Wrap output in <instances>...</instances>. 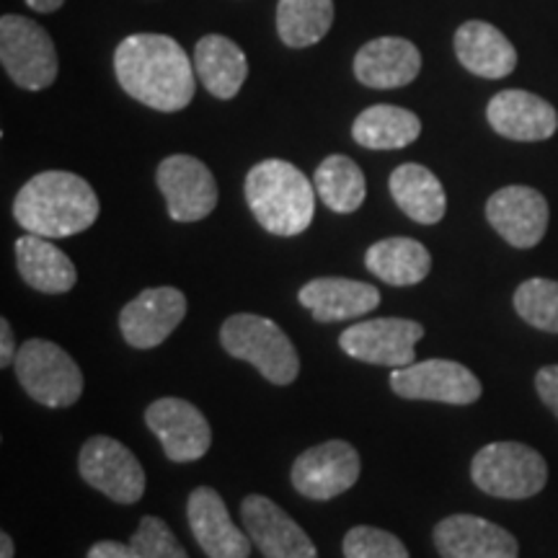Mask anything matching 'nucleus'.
I'll return each mask as SVG.
<instances>
[{
    "label": "nucleus",
    "mask_w": 558,
    "mask_h": 558,
    "mask_svg": "<svg viewBox=\"0 0 558 558\" xmlns=\"http://www.w3.org/2000/svg\"><path fill=\"white\" fill-rule=\"evenodd\" d=\"M114 73L124 94L156 111H181L194 99L197 70L177 39L132 34L114 52Z\"/></svg>",
    "instance_id": "obj_1"
},
{
    "label": "nucleus",
    "mask_w": 558,
    "mask_h": 558,
    "mask_svg": "<svg viewBox=\"0 0 558 558\" xmlns=\"http://www.w3.org/2000/svg\"><path fill=\"white\" fill-rule=\"evenodd\" d=\"M99 197L78 173L41 171L21 186L13 199V218L26 233L41 239H68L99 220Z\"/></svg>",
    "instance_id": "obj_2"
},
{
    "label": "nucleus",
    "mask_w": 558,
    "mask_h": 558,
    "mask_svg": "<svg viewBox=\"0 0 558 558\" xmlns=\"http://www.w3.org/2000/svg\"><path fill=\"white\" fill-rule=\"evenodd\" d=\"M248 209L271 235H300L316 215V186L288 160L267 158L248 171L243 184Z\"/></svg>",
    "instance_id": "obj_3"
},
{
    "label": "nucleus",
    "mask_w": 558,
    "mask_h": 558,
    "mask_svg": "<svg viewBox=\"0 0 558 558\" xmlns=\"http://www.w3.org/2000/svg\"><path fill=\"white\" fill-rule=\"evenodd\" d=\"M220 344L230 357L248 362L275 386H290L300 375L298 349L275 320L235 313L220 326Z\"/></svg>",
    "instance_id": "obj_4"
},
{
    "label": "nucleus",
    "mask_w": 558,
    "mask_h": 558,
    "mask_svg": "<svg viewBox=\"0 0 558 558\" xmlns=\"http://www.w3.org/2000/svg\"><path fill=\"white\" fill-rule=\"evenodd\" d=\"M471 478L481 492L497 499H530L548 484V463L522 442H492L471 460Z\"/></svg>",
    "instance_id": "obj_5"
},
{
    "label": "nucleus",
    "mask_w": 558,
    "mask_h": 558,
    "mask_svg": "<svg viewBox=\"0 0 558 558\" xmlns=\"http://www.w3.org/2000/svg\"><path fill=\"white\" fill-rule=\"evenodd\" d=\"M21 388L32 401L47 409H68L81 399L83 373L60 344L47 339H29L13 360Z\"/></svg>",
    "instance_id": "obj_6"
},
{
    "label": "nucleus",
    "mask_w": 558,
    "mask_h": 558,
    "mask_svg": "<svg viewBox=\"0 0 558 558\" xmlns=\"http://www.w3.org/2000/svg\"><path fill=\"white\" fill-rule=\"evenodd\" d=\"M0 62L9 78L26 90H45L58 78V50L37 21L5 13L0 19Z\"/></svg>",
    "instance_id": "obj_7"
},
{
    "label": "nucleus",
    "mask_w": 558,
    "mask_h": 558,
    "mask_svg": "<svg viewBox=\"0 0 558 558\" xmlns=\"http://www.w3.org/2000/svg\"><path fill=\"white\" fill-rule=\"evenodd\" d=\"M78 473L88 486L117 505H135L145 494V471L128 445L96 435L86 439L78 456Z\"/></svg>",
    "instance_id": "obj_8"
},
{
    "label": "nucleus",
    "mask_w": 558,
    "mask_h": 558,
    "mask_svg": "<svg viewBox=\"0 0 558 558\" xmlns=\"http://www.w3.org/2000/svg\"><path fill=\"white\" fill-rule=\"evenodd\" d=\"M390 390L407 401H437L471 407L481 399V380L452 360H424L390 373Z\"/></svg>",
    "instance_id": "obj_9"
},
{
    "label": "nucleus",
    "mask_w": 558,
    "mask_h": 558,
    "mask_svg": "<svg viewBox=\"0 0 558 558\" xmlns=\"http://www.w3.org/2000/svg\"><path fill=\"white\" fill-rule=\"evenodd\" d=\"M424 339V326L411 318L360 320L341 331L339 347L349 357L367 365L409 367L414 365V347Z\"/></svg>",
    "instance_id": "obj_10"
},
{
    "label": "nucleus",
    "mask_w": 558,
    "mask_h": 558,
    "mask_svg": "<svg viewBox=\"0 0 558 558\" xmlns=\"http://www.w3.org/2000/svg\"><path fill=\"white\" fill-rule=\"evenodd\" d=\"M362 471L360 452L344 439H329L305 450L292 463V486L300 497L329 501L357 484Z\"/></svg>",
    "instance_id": "obj_11"
},
{
    "label": "nucleus",
    "mask_w": 558,
    "mask_h": 558,
    "mask_svg": "<svg viewBox=\"0 0 558 558\" xmlns=\"http://www.w3.org/2000/svg\"><path fill=\"white\" fill-rule=\"evenodd\" d=\"M156 184L169 205L171 220L177 222L205 220L218 207V184L213 171L194 156L177 153L160 160Z\"/></svg>",
    "instance_id": "obj_12"
},
{
    "label": "nucleus",
    "mask_w": 558,
    "mask_h": 558,
    "mask_svg": "<svg viewBox=\"0 0 558 558\" xmlns=\"http://www.w3.org/2000/svg\"><path fill=\"white\" fill-rule=\"evenodd\" d=\"M145 424L158 437L166 458L173 463H192L207 456L213 429L205 414L184 399H158L145 411Z\"/></svg>",
    "instance_id": "obj_13"
},
{
    "label": "nucleus",
    "mask_w": 558,
    "mask_h": 558,
    "mask_svg": "<svg viewBox=\"0 0 558 558\" xmlns=\"http://www.w3.org/2000/svg\"><path fill=\"white\" fill-rule=\"evenodd\" d=\"M241 520L264 558H318L311 535L269 497L251 494L243 499Z\"/></svg>",
    "instance_id": "obj_14"
},
{
    "label": "nucleus",
    "mask_w": 558,
    "mask_h": 558,
    "mask_svg": "<svg viewBox=\"0 0 558 558\" xmlns=\"http://www.w3.org/2000/svg\"><path fill=\"white\" fill-rule=\"evenodd\" d=\"M186 316V295L177 288H150L130 300L120 313V331L135 349H156Z\"/></svg>",
    "instance_id": "obj_15"
},
{
    "label": "nucleus",
    "mask_w": 558,
    "mask_h": 558,
    "mask_svg": "<svg viewBox=\"0 0 558 558\" xmlns=\"http://www.w3.org/2000/svg\"><path fill=\"white\" fill-rule=\"evenodd\" d=\"M548 218V202L533 186H505L486 202V220L514 248L538 246Z\"/></svg>",
    "instance_id": "obj_16"
},
{
    "label": "nucleus",
    "mask_w": 558,
    "mask_h": 558,
    "mask_svg": "<svg viewBox=\"0 0 558 558\" xmlns=\"http://www.w3.org/2000/svg\"><path fill=\"white\" fill-rule=\"evenodd\" d=\"M186 520H190L194 541L205 550L207 558H248L251 543L246 530L235 525L226 501L215 488L197 486L186 501Z\"/></svg>",
    "instance_id": "obj_17"
},
{
    "label": "nucleus",
    "mask_w": 558,
    "mask_h": 558,
    "mask_svg": "<svg viewBox=\"0 0 558 558\" xmlns=\"http://www.w3.org/2000/svg\"><path fill=\"white\" fill-rule=\"evenodd\" d=\"M439 558H520V543L505 527L476 514H450L432 533Z\"/></svg>",
    "instance_id": "obj_18"
},
{
    "label": "nucleus",
    "mask_w": 558,
    "mask_h": 558,
    "mask_svg": "<svg viewBox=\"0 0 558 558\" xmlns=\"http://www.w3.org/2000/svg\"><path fill=\"white\" fill-rule=\"evenodd\" d=\"M486 120L497 135L514 143H541L556 135L558 114L546 99L530 90H499L486 107Z\"/></svg>",
    "instance_id": "obj_19"
},
{
    "label": "nucleus",
    "mask_w": 558,
    "mask_h": 558,
    "mask_svg": "<svg viewBox=\"0 0 558 558\" xmlns=\"http://www.w3.org/2000/svg\"><path fill=\"white\" fill-rule=\"evenodd\" d=\"M298 300L303 308L313 313L318 324H339V320H352L378 308L380 290L360 279L318 277L300 288Z\"/></svg>",
    "instance_id": "obj_20"
},
{
    "label": "nucleus",
    "mask_w": 558,
    "mask_h": 558,
    "mask_svg": "<svg viewBox=\"0 0 558 558\" xmlns=\"http://www.w3.org/2000/svg\"><path fill=\"white\" fill-rule=\"evenodd\" d=\"M422 70V52L403 37H378L354 54V78L367 88H401L416 81Z\"/></svg>",
    "instance_id": "obj_21"
},
{
    "label": "nucleus",
    "mask_w": 558,
    "mask_h": 558,
    "mask_svg": "<svg viewBox=\"0 0 558 558\" xmlns=\"http://www.w3.org/2000/svg\"><path fill=\"white\" fill-rule=\"evenodd\" d=\"M456 54L458 62L478 78H507L518 68V50L488 21H465L456 32Z\"/></svg>",
    "instance_id": "obj_22"
},
{
    "label": "nucleus",
    "mask_w": 558,
    "mask_h": 558,
    "mask_svg": "<svg viewBox=\"0 0 558 558\" xmlns=\"http://www.w3.org/2000/svg\"><path fill=\"white\" fill-rule=\"evenodd\" d=\"M16 267L21 279L45 295H65L78 282V271L65 251L54 246L52 239L34 233L16 241Z\"/></svg>",
    "instance_id": "obj_23"
},
{
    "label": "nucleus",
    "mask_w": 558,
    "mask_h": 558,
    "mask_svg": "<svg viewBox=\"0 0 558 558\" xmlns=\"http://www.w3.org/2000/svg\"><path fill=\"white\" fill-rule=\"evenodd\" d=\"M194 70L197 78L215 99H233L239 96L248 75L246 54L233 39L222 34H207L194 47Z\"/></svg>",
    "instance_id": "obj_24"
},
{
    "label": "nucleus",
    "mask_w": 558,
    "mask_h": 558,
    "mask_svg": "<svg viewBox=\"0 0 558 558\" xmlns=\"http://www.w3.org/2000/svg\"><path fill=\"white\" fill-rule=\"evenodd\" d=\"M390 197L401 207V213L418 226H435L445 218L448 194L442 181L427 166L403 163L388 179Z\"/></svg>",
    "instance_id": "obj_25"
},
{
    "label": "nucleus",
    "mask_w": 558,
    "mask_h": 558,
    "mask_svg": "<svg viewBox=\"0 0 558 558\" xmlns=\"http://www.w3.org/2000/svg\"><path fill=\"white\" fill-rule=\"evenodd\" d=\"M365 267L386 284L411 288V284L427 279L432 256L424 243L407 239V235H396V239H383L367 248Z\"/></svg>",
    "instance_id": "obj_26"
},
{
    "label": "nucleus",
    "mask_w": 558,
    "mask_h": 558,
    "mask_svg": "<svg viewBox=\"0 0 558 558\" xmlns=\"http://www.w3.org/2000/svg\"><path fill=\"white\" fill-rule=\"evenodd\" d=\"M422 135V122L414 111L375 104L362 111L352 124L354 143L367 150H399Z\"/></svg>",
    "instance_id": "obj_27"
},
{
    "label": "nucleus",
    "mask_w": 558,
    "mask_h": 558,
    "mask_svg": "<svg viewBox=\"0 0 558 558\" xmlns=\"http://www.w3.org/2000/svg\"><path fill=\"white\" fill-rule=\"evenodd\" d=\"M313 186H316L320 202L339 215L357 213L367 197L365 173L352 158L341 156V153L320 160L316 177H313Z\"/></svg>",
    "instance_id": "obj_28"
},
{
    "label": "nucleus",
    "mask_w": 558,
    "mask_h": 558,
    "mask_svg": "<svg viewBox=\"0 0 558 558\" xmlns=\"http://www.w3.org/2000/svg\"><path fill=\"white\" fill-rule=\"evenodd\" d=\"M333 24V0H279L277 34L292 50L318 45Z\"/></svg>",
    "instance_id": "obj_29"
},
{
    "label": "nucleus",
    "mask_w": 558,
    "mask_h": 558,
    "mask_svg": "<svg viewBox=\"0 0 558 558\" xmlns=\"http://www.w3.org/2000/svg\"><path fill=\"white\" fill-rule=\"evenodd\" d=\"M514 311L533 329L558 333V282L546 277L525 279L514 290Z\"/></svg>",
    "instance_id": "obj_30"
},
{
    "label": "nucleus",
    "mask_w": 558,
    "mask_h": 558,
    "mask_svg": "<svg viewBox=\"0 0 558 558\" xmlns=\"http://www.w3.org/2000/svg\"><path fill=\"white\" fill-rule=\"evenodd\" d=\"M341 550H344V558H411L399 535L373 525L349 530L341 541Z\"/></svg>",
    "instance_id": "obj_31"
},
{
    "label": "nucleus",
    "mask_w": 558,
    "mask_h": 558,
    "mask_svg": "<svg viewBox=\"0 0 558 558\" xmlns=\"http://www.w3.org/2000/svg\"><path fill=\"white\" fill-rule=\"evenodd\" d=\"M130 543L135 546L140 558H190L186 548L173 535V530L160 518H153V514H145L140 520Z\"/></svg>",
    "instance_id": "obj_32"
},
{
    "label": "nucleus",
    "mask_w": 558,
    "mask_h": 558,
    "mask_svg": "<svg viewBox=\"0 0 558 558\" xmlns=\"http://www.w3.org/2000/svg\"><path fill=\"white\" fill-rule=\"evenodd\" d=\"M535 390H538L541 401L558 416V365L538 369V375H535Z\"/></svg>",
    "instance_id": "obj_33"
},
{
    "label": "nucleus",
    "mask_w": 558,
    "mask_h": 558,
    "mask_svg": "<svg viewBox=\"0 0 558 558\" xmlns=\"http://www.w3.org/2000/svg\"><path fill=\"white\" fill-rule=\"evenodd\" d=\"M86 558H140L132 543L120 541H99L88 548Z\"/></svg>",
    "instance_id": "obj_34"
},
{
    "label": "nucleus",
    "mask_w": 558,
    "mask_h": 558,
    "mask_svg": "<svg viewBox=\"0 0 558 558\" xmlns=\"http://www.w3.org/2000/svg\"><path fill=\"white\" fill-rule=\"evenodd\" d=\"M16 360V347H13V329L9 318L0 320V367H9Z\"/></svg>",
    "instance_id": "obj_35"
},
{
    "label": "nucleus",
    "mask_w": 558,
    "mask_h": 558,
    "mask_svg": "<svg viewBox=\"0 0 558 558\" xmlns=\"http://www.w3.org/2000/svg\"><path fill=\"white\" fill-rule=\"evenodd\" d=\"M24 3L37 13H54L65 5V0H24Z\"/></svg>",
    "instance_id": "obj_36"
},
{
    "label": "nucleus",
    "mask_w": 558,
    "mask_h": 558,
    "mask_svg": "<svg viewBox=\"0 0 558 558\" xmlns=\"http://www.w3.org/2000/svg\"><path fill=\"white\" fill-rule=\"evenodd\" d=\"M13 554H16L13 538L9 533H0V558H13Z\"/></svg>",
    "instance_id": "obj_37"
}]
</instances>
